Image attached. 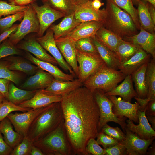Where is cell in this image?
<instances>
[{
    "label": "cell",
    "instance_id": "6da1fadb",
    "mask_svg": "<svg viewBox=\"0 0 155 155\" xmlns=\"http://www.w3.org/2000/svg\"><path fill=\"white\" fill-rule=\"evenodd\" d=\"M60 102L73 155H87L88 141L99 133L100 113L92 92L82 86L63 96Z\"/></svg>",
    "mask_w": 155,
    "mask_h": 155
},
{
    "label": "cell",
    "instance_id": "7a4b0ae2",
    "mask_svg": "<svg viewBox=\"0 0 155 155\" xmlns=\"http://www.w3.org/2000/svg\"><path fill=\"white\" fill-rule=\"evenodd\" d=\"M63 119L60 102L51 104L34 119L26 136L33 142L38 141L56 128Z\"/></svg>",
    "mask_w": 155,
    "mask_h": 155
},
{
    "label": "cell",
    "instance_id": "3957f363",
    "mask_svg": "<svg viewBox=\"0 0 155 155\" xmlns=\"http://www.w3.org/2000/svg\"><path fill=\"white\" fill-rule=\"evenodd\" d=\"M103 26L123 39L137 34L131 16L111 0H106Z\"/></svg>",
    "mask_w": 155,
    "mask_h": 155
},
{
    "label": "cell",
    "instance_id": "277c9868",
    "mask_svg": "<svg viewBox=\"0 0 155 155\" xmlns=\"http://www.w3.org/2000/svg\"><path fill=\"white\" fill-rule=\"evenodd\" d=\"M44 155H71L64 119L58 126L41 139L33 142Z\"/></svg>",
    "mask_w": 155,
    "mask_h": 155
},
{
    "label": "cell",
    "instance_id": "5b68a950",
    "mask_svg": "<svg viewBox=\"0 0 155 155\" xmlns=\"http://www.w3.org/2000/svg\"><path fill=\"white\" fill-rule=\"evenodd\" d=\"M125 76L120 71L105 64L89 76L83 84L92 92L98 89L106 93L116 87Z\"/></svg>",
    "mask_w": 155,
    "mask_h": 155
},
{
    "label": "cell",
    "instance_id": "8992f818",
    "mask_svg": "<svg viewBox=\"0 0 155 155\" xmlns=\"http://www.w3.org/2000/svg\"><path fill=\"white\" fill-rule=\"evenodd\" d=\"M92 93L100 113L98 125L99 132L105 124L110 122H113L119 125L125 133L127 125L125 120L127 117H118L113 113V103L106 95L103 91L97 89L94 90Z\"/></svg>",
    "mask_w": 155,
    "mask_h": 155
},
{
    "label": "cell",
    "instance_id": "52a82bcc",
    "mask_svg": "<svg viewBox=\"0 0 155 155\" xmlns=\"http://www.w3.org/2000/svg\"><path fill=\"white\" fill-rule=\"evenodd\" d=\"M24 12L23 19L17 30L8 38L15 45L28 34L32 32L37 34L39 31V21L35 11L30 4L28 5Z\"/></svg>",
    "mask_w": 155,
    "mask_h": 155
},
{
    "label": "cell",
    "instance_id": "ba28073f",
    "mask_svg": "<svg viewBox=\"0 0 155 155\" xmlns=\"http://www.w3.org/2000/svg\"><path fill=\"white\" fill-rule=\"evenodd\" d=\"M77 55L79 65L78 79L82 83L89 76L106 64L98 53H84L77 50Z\"/></svg>",
    "mask_w": 155,
    "mask_h": 155
},
{
    "label": "cell",
    "instance_id": "9c48e42d",
    "mask_svg": "<svg viewBox=\"0 0 155 155\" xmlns=\"http://www.w3.org/2000/svg\"><path fill=\"white\" fill-rule=\"evenodd\" d=\"M36 14L39 23L38 37L43 36L46 31L56 20L65 16L63 13L45 4L39 6L34 3L30 4Z\"/></svg>",
    "mask_w": 155,
    "mask_h": 155
},
{
    "label": "cell",
    "instance_id": "30bf717a",
    "mask_svg": "<svg viewBox=\"0 0 155 155\" xmlns=\"http://www.w3.org/2000/svg\"><path fill=\"white\" fill-rule=\"evenodd\" d=\"M36 39L43 48L52 55L63 70L69 72L74 76H75L72 68L66 61L57 47L53 32L51 30L48 28L44 35L36 38Z\"/></svg>",
    "mask_w": 155,
    "mask_h": 155
},
{
    "label": "cell",
    "instance_id": "8fae6325",
    "mask_svg": "<svg viewBox=\"0 0 155 155\" xmlns=\"http://www.w3.org/2000/svg\"><path fill=\"white\" fill-rule=\"evenodd\" d=\"M44 107L31 109L22 113L12 112L7 117L11 122L15 131L23 136H25L33 121L44 110Z\"/></svg>",
    "mask_w": 155,
    "mask_h": 155
},
{
    "label": "cell",
    "instance_id": "7c38bea8",
    "mask_svg": "<svg viewBox=\"0 0 155 155\" xmlns=\"http://www.w3.org/2000/svg\"><path fill=\"white\" fill-rule=\"evenodd\" d=\"M125 138L123 141L127 151V155H146L147 149L155 139V137L148 140L141 138L127 127Z\"/></svg>",
    "mask_w": 155,
    "mask_h": 155
},
{
    "label": "cell",
    "instance_id": "4fadbf2b",
    "mask_svg": "<svg viewBox=\"0 0 155 155\" xmlns=\"http://www.w3.org/2000/svg\"><path fill=\"white\" fill-rule=\"evenodd\" d=\"M56 45L65 60L78 76V67L75 43L71 38L65 36L55 40Z\"/></svg>",
    "mask_w": 155,
    "mask_h": 155
},
{
    "label": "cell",
    "instance_id": "5bb4252c",
    "mask_svg": "<svg viewBox=\"0 0 155 155\" xmlns=\"http://www.w3.org/2000/svg\"><path fill=\"white\" fill-rule=\"evenodd\" d=\"M107 96L113 103V111L115 115L120 117H125L131 121L138 123L137 112L139 105L137 102L132 104L123 100L121 97L117 98L114 95Z\"/></svg>",
    "mask_w": 155,
    "mask_h": 155
},
{
    "label": "cell",
    "instance_id": "9a60e30c",
    "mask_svg": "<svg viewBox=\"0 0 155 155\" xmlns=\"http://www.w3.org/2000/svg\"><path fill=\"white\" fill-rule=\"evenodd\" d=\"M82 84L78 79L73 81H64L54 78L47 88L40 90L46 95L62 97L82 86Z\"/></svg>",
    "mask_w": 155,
    "mask_h": 155
},
{
    "label": "cell",
    "instance_id": "2e32d148",
    "mask_svg": "<svg viewBox=\"0 0 155 155\" xmlns=\"http://www.w3.org/2000/svg\"><path fill=\"white\" fill-rule=\"evenodd\" d=\"M140 31L132 36L123 40L139 46L146 53H150L155 59V35L144 30L140 26Z\"/></svg>",
    "mask_w": 155,
    "mask_h": 155
},
{
    "label": "cell",
    "instance_id": "e0dca14e",
    "mask_svg": "<svg viewBox=\"0 0 155 155\" xmlns=\"http://www.w3.org/2000/svg\"><path fill=\"white\" fill-rule=\"evenodd\" d=\"M145 110L143 111L138 110V125L135 124L133 121L129 119L126 120V127L131 132L136 133L141 138L148 140L155 137V131L148 122L145 114Z\"/></svg>",
    "mask_w": 155,
    "mask_h": 155
},
{
    "label": "cell",
    "instance_id": "ac0fdd59",
    "mask_svg": "<svg viewBox=\"0 0 155 155\" xmlns=\"http://www.w3.org/2000/svg\"><path fill=\"white\" fill-rule=\"evenodd\" d=\"M16 46L20 49L31 53L40 60L50 63L55 65L58 64L56 60L46 52V50L38 42L36 38H28Z\"/></svg>",
    "mask_w": 155,
    "mask_h": 155
},
{
    "label": "cell",
    "instance_id": "d6986e66",
    "mask_svg": "<svg viewBox=\"0 0 155 155\" xmlns=\"http://www.w3.org/2000/svg\"><path fill=\"white\" fill-rule=\"evenodd\" d=\"M92 1L77 6L75 13L76 18L80 22L104 21L106 16L105 8L98 10L95 9L91 5Z\"/></svg>",
    "mask_w": 155,
    "mask_h": 155
},
{
    "label": "cell",
    "instance_id": "ffe728a7",
    "mask_svg": "<svg viewBox=\"0 0 155 155\" xmlns=\"http://www.w3.org/2000/svg\"><path fill=\"white\" fill-rule=\"evenodd\" d=\"M103 22L102 21L82 22L66 36L75 42L82 38L94 37L98 30L103 26Z\"/></svg>",
    "mask_w": 155,
    "mask_h": 155
},
{
    "label": "cell",
    "instance_id": "44dd1931",
    "mask_svg": "<svg viewBox=\"0 0 155 155\" xmlns=\"http://www.w3.org/2000/svg\"><path fill=\"white\" fill-rule=\"evenodd\" d=\"M54 78L50 73L39 69L35 74L28 78L20 88L27 90L44 89L49 85Z\"/></svg>",
    "mask_w": 155,
    "mask_h": 155
},
{
    "label": "cell",
    "instance_id": "7402d4cb",
    "mask_svg": "<svg viewBox=\"0 0 155 155\" xmlns=\"http://www.w3.org/2000/svg\"><path fill=\"white\" fill-rule=\"evenodd\" d=\"M150 55L141 49L129 59L121 63L118 69L126 76L131 75L143 64L150 61Z\"/></svg>",
    "mask_w": 155,
    "mask_h": 155
},
{
    "label": "cell",
    "instance_id": "603a6c76",
    "mask_svg": "<svg viewBox=\"0 0 155 155\" xmlns=\"http://www.w3.org/2000/svg\"><path fill=\"white\" fill-rule=\"evenodd\" d=\"M25 57L36 65L40 69L50 73L55 79L64 81L74 80V76L72 75L64 73L55 65L48 62L40 60L33 56L29 52L26 53Z\"/></svg>",
    "mask_w": 155,
    "mask_h": 155
},
{
    "label": "cell",
    "instance_id": "cb8c5ba5",
    "mask_svg": "<svg viewBox=\"0 0 155 155\" xmlns=\"http://www.w3.org/2000/svg\"><path fill=\"white\" fill-rule=\"evenodd\" d=\"M62 98L61 96L46 95L39 89L32 98L19 105L23 108L36 109L45 107L54 102H60Z\"/></svg>",
    "mask_w": 155,
    "mask_h": 155
},
{
    "label": "cell",
    "instance_id": "d4e9b609",
    "mask_svg": "<svg viewBox=\"0 0 155 155\" xmlns=\"http://www.w3.org/2000/svg\"><path fill=\"white\" fill-rule=\"evenodd\" d=\"M81 23L76 18L74 12L65 16L59 23L52 24L49 28L53 31L56 40L67 35Z\"/></svg>",
    "mask_w": 155,
    "mask_h": 155
},
{
    "label": "cell",
    "instance_id": "484cf974",
    "mask_svg": "<svg viewBox=\"0 0 155 155\" xmlns=\"http://www.w3.org/2000/svg\"><path fill=\"white\" fill-rule=\"evenodd\" d=\"M132 81L131 75H127L120 84L117 85L110 91L105 93V94L107 96H119L123 100L131 102L132 98L137 97L133 88Z\"/></svg>",
    "mask_w": 155,
    "mask_h": 155
},
{
    "label": "cell",
    "instance_id": "4316f807",
    "mask_svg": "<svg viewBox=\"0 0 155 155\" xmlns=\"http://www.w3.org/2000/svg\"><path fill=\"white\" fill-rule=\"evenodd\" d=\"M13 126L6 117L0 122V131L6 142L13 149L20 143L24 137L13 129Z\"/></svg>",
    "mask_w": 155,
    "mask_h": 155
},
{
    "label": "cell",
    "instance_id": "83f0119b",
    "mask_svg": "<svg viewBox=\"0 0 155 155\" xmlns=\"http://www.w3.org/2000/svg\"><path fill=\"white\" fill-rule=\"evenodd\" d=\"M93 39L99 54L106 65L111 68L118 69L121 63L115 53L101 42L95 36L93 37Z\"/></svg>",
    "mask_w": 155,
    "mask_h": 155
},
{
    "label": "cell",
    "instance_id": "f1b7e54d",
    "mask_svg": "<svg viewBox=\"0 0 155 155\" xmlns=\"http://www.w3.org/2000/svg\"><path fill=\"white\" fill-rule=\"evenodd\" d=\"M148 63L143 64L131 75L132 80L135 84L137 97L141 98H146L148 93L145 73Z\"/></svg>",
    "mask_w": 155,
    "mask_h": 155
},
{
    "label": "cell",
    "instance_id": "f546056e",
    "mask_svg": "<svg viewBox=\"0 0 155 155\" xmlns=\"http://www.w3.org/2000/svg\"><path fill=\"white\" fill-rule=\"evenodd\" d=\"M37 90H27L19 88L11 82L9 85L8 100L15 105H19L32 98Z\"/></svg>",
    "mask_w": 155,
    "mask_h": 155
},
{
    "label": "cell",
    "instance_id": "4dcf8cb0",
    "mask_svg": "<svg viewBox=\"0 0 155 155\" xmlns=\"http://www.w3.org/2000/svg\"><path fill=\"white\" fill-rule=\"evenodd\" d=\"M6 58L9 61L8 67L11 70L20 71L27 74L32 75L40 69L20 57L10 56Z\"/></svg>",
    "mask_w": 155,
    "mask_h": 155
},
{
    "label": "cell",
    "instance_id": "1f68e13d",
    "mask_svg": "<svg viewBox=\"0 0 155 155\" xmlns=\"http://www.w3.org/2000/svg\"><path fill=\"white\" fill-rule=\"evenodd\" d=\"M95 36L101 42L114 52L119 44L123 39L103 26L97 31Z\"/></svg>",
    "mask_w": 155,
    "mask_h": 155
},
{
    "label": "cell",
    "instance_id": "d6a6232c",
    "mask_svg": "<svg viewBox=\"0 0 155 155\" xmlns=\"http://www.w3.org/2000/svg\"><path fill=\"white\" fill-rule=\"evenodd\" d=\"M141 49L138 45L122 39L115 53L121 63L129 59Z\"/></svg>",
    "mask_w": 155,
    "mask_h": 155
},
{
    "label": "cell",
    "instance_id": "836d02e7",
    "mask_svg": "<svg viewBox=\"0 0 155 155\" xmlns=\"http://www.w3.org/2000/svg\"><path fill=\"white\" fill-rule=\"evenodd\" d=\"M43 4L47 5L53 9L60 12L65 16L75 12L77 5L72 0H41Z\"/></svg>",
    "mask_w": 155,
    "mask_h": 155
},
{
    "label": "cell",
    "instance_id": "e575fe53",
    "mask_svg": "<svg viewBox=\"0 0 155 155\" xmlns=\"http://www.w3.org/2000/svg\"><path fill=\"white\" fill-rule=\"evenodd\" d=\"M137 10L140 26L149 32L154 33L155 25L152 21L147 3L140 0Z\"/></svg>",
    "mask_w": 155,
    "mask_h": 155
},
{
    "label": "cell",
    "instance_id": "d590c367",
    "mask_svg": "<svg viewBox=\"0 0 155 155\" xmlns=\"http://www.w3.org/2000/svg\"><path fill=\"white\" fill-rule=\"evenodd\" d=\"M145 80L148 90L146 98L155 99V59L153 58L148 63Z\"/></svg>",
    "mask_w": 155,
    "mask_h": 155
},
{
    "label": "cell",
    "instance_id": "8d00e7d4",
    "mask_svg": "<svg viewBox=\"0 0 155 155\" xmlns=\"http://www.w3.org/2000/svg\"><path fill=\"white\" fill-rule=\"evenodd\" d=\"M9 61L6 57L0 60V78L8 80L14 84L19 83L21 76L18 73L8 68Z\"/></svg>",
    "mask_w": 155,
    "mask_h": 155
},
{
    "label": "cell",
    "instance_id": "74e56055",
    "mask_svg": "<svg viewBox=\"0 0 155 155\" xmlns=\"http://www.w3.org/2000/svg\"><path fill=\"white\" fill-rule=\"evenodd\" d=\"M119 7L128 13L132 18L138 30H140V25L139 21L137 10L134 7L130 0H111Z\"/></svg>",
    "mask_w": 155,
    "mask_h": 155
},
{
    "label": "cell",
    "instance_id": "f35d334b",
    "mask_svg": "<svg viewBox=\"0 0 155 155\" xmlns=\"http://www.w3.org/2000/svg\"><path fill=\"white\" fill-rule=\"evenodd\" d=\"M31 109L21 107L5 99L0 104V122L13 112L19 111L24 112Z\"/></svg>",
    "mask_w": 155,
    "mask_h": 155
},
{
    "label": "cell",
    "instance_id": "ab89813d",
    "mask_svg": "<svg viewBox=\"0 0 155 155\" xmlns=\"http://www.w3.org/2000/svg\"><path fill=\"white\" fill-rule=\"evenodd\" d=\"M76 50L87 53H98L93 42V37L80 39L75 42Z\"/></svg>",
    "mask_w": 155,
    "mask_h": 155
},
{
    "label": "cell",
    "instance_id": "60d3db41",
    "mask_svg": "<svg viewBox=\"0 0 155 155\" xmlns=\"http://www.w3.org/2000/svg\"><path fill=\"white\" fill-rule=\"evenodd\" d=\"M22 51L13 44L8 38L0 45V60L3 58L13 55H20Z\"/></svg>",
    "mask_w": 155,
    "mask_h": 155
},
{
    "label": "cell",
    "instance_id": "b9f144b4",
    "mask_svg": "<svg viewBox=\"0 0 155 155\" xmlns=\"http://www.w3.org/2000/svg\"><path fill=\"white\" fill-rule=\"evenodd\" d=\"M33 145V142L24 136L21 142L13 149L10 155H30Z\"/></svg>",
    "mask_w": 155,
    "mask_h": 155
},
{
    "label": "cell",
    "instance_id": "7bdbcfd3",
    "mask_svg": "<svg viewBox=\"0 0 155 155\" xmlns=\"http://www.w3.org/2000/svg\"><path fill=\"white\" fill-rule=\"evenodd\" d=\"M28 7V5H15L8 3L6 1H0V18L3 16H8L19 12L24 11Z\"/></svg>",
    "mask_w": 155,
    "mask_h": 155
},
{
    "label": "cell",
    "instance_id": "ee69618b",
    "mask_svg": "<svg viewBox=\"0 0 155 155\" xmlns=\"http://www.w3.org/2000/svg\"><path fill=\"white\" fill-rule=\"evenodd\" d=\"M24 15V11H21L4 18H0V34L11 27L16 21H21Z\"/></svg>",
    "mask_w": 155,
    "mask_h": 155
},
{
    "label": "cell",
    "instance_id": "f6af8a7d",
    "mask_svg": "<svg viewBox=\"0 0 155 155\" xmlns=\"http://www.w3.org/2000/svg\"><path fill=\"white\" fill-rule=\"evenodd\" d=\"M101 131L109 135L119 142L124 141L125 134L119 127H112L107 123L102 127Z\"/></svg>",
    "mask_w": 155,
    "mask_h": 155
},
{
    "label": "cell",
    "instance_id": "bcb514c9",
    "mask_svg": "<svg viewBox=\"0 0 155 155\" xmlns=\"http://www.w3.org/2000/svg\"><path fill=\"white\" fill-rule=\"evenodd\" d=\"M85 151L87 155H104L105 149L102 148L95 139L93 138H90L88 141Z\"/></svg>",
    "mask_w": 155,
    "mask_h": 155
},
{
    "label": "cell",
    "instance_id": "7dc6e473",
    "mask_svg": "<svg viewBox=\"0 0 155 155\" xmlns=\"http://www.w3.org/2000/svg\"><path fill=\"white\" fill-rule=\"evenodd\" d=\"M96 138L97 143L102 145L105 149L113 146L119 142L101 131L99 132Z\"/></svg>",
    "mask_w": 155,
    "mask_h": 155
},
{
    "label": "cell",
    "instance_id": "c3c4849f",
    "mask_svg": "<svg viewBox=\"0 0 155 155\" xmlns=\"http://www.w3.org/2000/svg\"><path fill=\"white\" fill-rule=\"evenodd\" d=\"M104 155H127V149L123 141L105 149Z\"/></svg>",
    "mask_w": 155,
    "mask_h": 155
},
{
    "label": "cell",
    "instance_id": "681fc988",
    "mask_svg": "<svg viewBox=\"0 0 155 155\" xmlns=\"http://www.w3.org/2000/svg\"><path fill=\"white\" fill-rule=\"evenodd\" d=\"M13 149L5 141L0 131V155H10Z\"/></svg>",
    "mask_w": 155,
    "mask_h": 155
},
{
    "label": "cell",
    "instance_id": "f907efd6",
    "mask_svg": "<svg viewBox=\"0 0 155 155\" xmlns=\"http://www.w3.org/2000/svg\"><path fill=\"white\" fill-rule=\"evenodd\" d=\"M11 82L7 79L0 78V92L7 100L8 97L9 85Z\"/></svg>",
    "mask_w": 155,
    "mask_h": 155
},
{
    "label": "cell",
    "instance_id": "816d5d0a",
    "mask_svg": "<svg viewBox=\"0 0 155 155\" xmlns=\"http://www.w3.org/2000/svg\"><path fill=\"white\" fill-rule=\"evenodd\" d=\"M19 24H16L8 28L0 34V44L3 41L8 38L17 30Z\"/></svg>",
    "mask_w": 155,
    "mask_h": 155
},
{
    "label": "cell",
    "instance_id": "f5cc1de1",
    "mask_svg": "<svg viewBox=\"0 0 155 155\" xmlns=\"http://www.w3.org/2000/svg\"><path fill=\"white\" fill-rule=\"evenodd\" d=\"M145 110L146 116L155 117V99L152 100L148 102Z\"/></svg>",
    "mask_w": 155,
    "mask_h": 155
},
{
    "label": "cell",
    "instance_id": "db71d44e",
    "mask_svg": "<svg viewBox=\"0 0 155 155\" xmlns=\"http://www.w3.org/2000/svg\"><path fill=\"white\" fill-rule=\"evenodd\" d=\"M35 0H9V3L11 5L19 6H27L34 3Z\"/></svg>",
    "mask_w": 155,
    "mask_h": 155
},
{
    "label": "cell",
    "instance_id": "11a10c76",
    "mask_svg": "<svg viewBox=\"0 0 155 155\" xmlns=\"http://www.w3.org/2000/svg\"><path fill=\"white\" fill-rule=\"evenodd\" d=\"M134 98L139 104V110L142 111L145 110L148 102L152 100L147 98H141L137 97H135Z\"/></svg>",
    "mask_w": 155,
    "mask_h": 155
},
{
    "label": "cell",
    "instance_id": "9f6ffc18",
    "mask_svg": "<svg viewBox=\"0 0 155 155\" xmlns=\"http://www.w3.org/2000/svg\"><path fill=\"white\" fill-rule=\"evenodd\" d=\"M147 4L152 21L154 24L155 25V7L148 3H147Z\"/></svg>",
    "mask_w": 155,
    "mask_h": 155
},
{
    "label": "cell",
    "instance_id": "6f0895ef",
    "mask_svg": "<svg viewBox=\"0 0 155 155\" xmlns=\"http://www.w3.org/2000/svg\"><path fill=\"white\" fill-rule=\"evenodd\" d=\"M30 155H44L42 151L34 144L32 147Z\"/></svg>",
    "mask_w": 155,
    "mask_h": 155
},
{
    "label": "cell",
    "instance_id": "680465c9",
    "mask_svg": "<svg viewBox=\"0 0 155 155\" xmlns=\"http://www.w3.org/2000/svg\"><path fill=\"white\" fill-rule=\"evenodd\" d=\"M91 5L95 9L98 10L102 6L104 5V4L102 3L100 0H93V1H92Z\"/></svg>",
    "mask_w": 155,
    "mask_h": 155
},
{
    "label": "cell",
    "instance_id": "91938a15",
    "mask_svg": "<svg viewBox=\"0 0 155 155\" xmlns=\"http://www.w3.org/2000/svg\"><path fill=\"white\" fill-rule=\"evenodd\" d=\"M151 146L148 148L146 154L149 155H155V142L154 141L150 144Z\"/></svg>",
    "mask_w": 155,
    "mask_h": 155
},
{
    "label": "cell",
    "instance_id": "94428289",
    "mask_svg": "<svg viewBox=\"0 0 155 155\" xmlns=\"http://www.w3.org/2000/svg\"><path fill=\"white\" fill-rule=\"evenodd\" d=\"M148 120H149V122L152 125L151 126L152 128L154 130H155V117L148 116H146Z\"/></svg>",
    "mask_w": 155,
    "mask_h": 155
},
{
    "label": "cell",
    "instance_id": "6125c7cd",
    "mask_svg": "<svg viewBox=\"0 0 155 155\" xmlns=\"http://www.w3.org/2000/svg\"><path fill=\"white\" fill-rule=\"evenodd\" d=\"M78 6L86 3L91 0H72Z\"/></svg>",
    "mask_w": 155,
    "mask_h": 155
},
{
    "label": "cell",
    "instance_id": "be15d7a7",
    "mask_svg": "<svg viewBox=\"0 0 155 155\" xmlns=\"http://www.w3.org/2000/svg\"><path fill=\"white\" fill-rule=\"evenodd\" d=\"M144 2L148 3L155 7V0H140Z\"/></svg>",
    "mask_w": 155,
    "mask_h": 155
},
{
    "label": "cell",
    "instance_id": "e7e4bbea",
    "mask_svg": "<svg viewBox=\"0 0 155 155\" xmlns=\"http://www.w3.org/2000/svg\"><path fill=\"white\" fill-rule=\"evenodd\" d=\"M6 99L3 94L0 92V104Z\"/></svg>",
    "mask_w": 155,
    "mask_h": 155
},
{
    "label": "cell",
    "instance_id": "03108f58",
    "mask_svg": "<svg viewBox=\"0 0 155 155\" xmlns=\"http://www.w3.org/2000/svg\"><path fill=\"white\" fill-rule=\"evenodd\" d=\"M140 1V0H131V1L133 5H138Z\"/></svg>",
    "mask_w": 155,
    "mask_h": 155
},
{
    "label": "cell",
    "instance_id": "003e7915",
    "mask_svg": "<svg viewBox=\"0 0 155 155\" xmlns=\"http://www.w3.org/2000/svg\"><path fill=\"white\" fill-rule=\"evenodd\" d=\"M130 0L131 1V0Z\"/></svg>",
    "mask_w": 155,
    "mask_h": 155
}]
</instances>
